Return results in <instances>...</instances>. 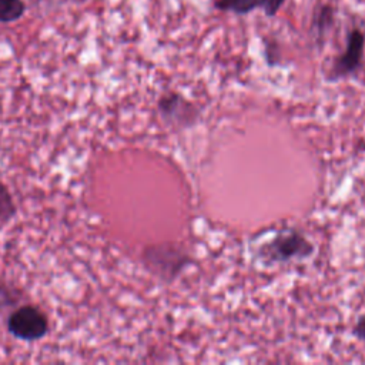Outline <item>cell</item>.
I'll list each match as a JSON object with an SVG mask.
<instances>
[{
    "label": "cell",
    "instance_id": "6da1fadb",
    "mask_svg": "<svg viewBox=\"0 0 365 365\" xmlns=\"http://www.w3.org/2000/svg\"><path fill=\"white\" fill-rule=\"evenodd\" d=\"M141 261L163 282L175 281L192 262L190 254L173 242L147 245L141 252Z\"/></svg>",
    "mask_w": 365,
    "mask_h": 365
},
{
    "label": "cell",
    "instance_id": "7a4b0ae2",
    "mask_svg": "<svg viewBox=\"0 0 365 365\" xmlns=\"http://www.w3.org/2000/svg\"><path fill=\"white\" fill-rule=\"evenodd\" d=\"M259 257L268 262H289L304 259L312 255L314 244L299 231L289 230L275 235L269 242H265L258 250Z\"/></svg>",
    "mask_w": 365,
    "mask_h": 365
},
{
    "label": "cell",
    "instance_id": "3957f363",
    "mask_svg": "<svg viewBox=\"0 0 365 365\" xmlns=\"http://www.w3.org/2000/svg\"><path fill=\"white\" fill-rule=\"evenodd\" d=\"M157 110L165 125L185 130L200 120V107L177 91L164 93L157 101Z\"/></svg>",
    "mask_w": 365,
    "mask_h": 365
},
{
    "label": "cell",
    "instance_id": "277c9868",
    "mask_svg": "<svg viewBox=\"0 0 365 365\" xmlns=\"http://www.w3.org/2000/svg\"><path fill=\"white\" fill-rule=\"evenodd\" d=\"M7 331L21 341H38L48 332V319L40 308L23 305L9 315Z\"/></svg>",
    "mask_w": 365,
    "mask_h": 365
},
{
    "label": "cell",
    "instance_id": "5b68a950",
    "mask_svg": "<svg viewBox=\"0 0 365 365\" xmlns=\"http://www.w3.org/2000/svg\"><path fill=\"white\" fill-rule=\"evenodd\" d=\"M364 51H365V33L361 29L354 27L346 34L344 51L338 54L331 64V68L327 76L328 80L336 81L356 73L362 64Z\"/></svg>",
    "mask_w": 365,
    "mask_h": 365
},
{
    "label": "cell",
    "instance_id": "8992f818",
    "mask_svg": "<svg viewBox=\"0 0 365 365\" xmlns=\"http://www.w3.org/2000/svg\"><path fill=\"white\" fill-rule=\"evenodd\" d=\"M335 24V9L331 4H322L317 7L312 16L311 31L317 43H322L324 37Z\"/></svg>",
    "mask_w": 365,
    "mask_h": 365
},
{
    "label": "cell",
    "instance_id": "52a82bcc",
    "mask_svg": "<svg viewBox=\"0 0 365 365\" xmlns=\"http://www.w3.org/2000/svg\"><path fill=\"white\" fill-rule=\"evenodd\" d=\"M265 0H214V7L220 11H230L245 16L257 9H262Z\"/></svg>",
    "mask_w": 365,
    "mask_h": 365
},
{
    "label": "cell",
    "instance_id": "ba28073f",
    "mask_svg": "<svg viewBox=\"0 0 365 365\" xmlns=\"http://www.w3.org/2000/svg\"><path fill=\"white\" fill-rule=\"evenodd\" d=\"M27 11L24 0H0V23H14L23 19Z\"/></svg>",
    "mask_w": 365,
    "mask_h": 365
},
{
    "label": "cell",
    "instance_id": "9c48e42d",
    "mask_svg": "<svg viewBox=\"0 0 365 365\" xmlns=\"http://www.w3.org/2000/svg\"><path fill=\"white\" fill-rule=\"evenodd\" d=\"M17 212L16 204L13 201L11 192L4 185V182L0 181V224L9 222Z\"/></svg>",
    "mask_w": 365,
    "mask_h": 365
},
{
    "label": "cell",
    "instance_id": "30bf717a",
    "mask_svg": "<svg viewBox=\"0 0 365 365\" xmlns=\"http://www.w3.org/2000/svg\"><path fill=\"white\" fill-rule=\"evenodd\" d=\"M287 0H265L264 1V6H262V10H264V14L267 17H274L279 10L281 7L284 6Z\"/></svg>",
    "mask_w": 365,
    "mask_h": 365
},
{
    "label": "cell",
    "instance_id": "8fae6325",
    "mask_svg": "<svg viewBox=\"0 0 365 365\" xmlns=\"http://www.w3.org/2000/svg\"><path fill=\"white\" fill-rule=\"evenodd\" d=\"M352 334H354V336H355L358 341H361V342L365 344V314L361 315V317L356 319V322H355V325H354V328H352Z\"/></svg>",
    "mask_w": 365,
    "mask_h": 365
}]
</instances>
